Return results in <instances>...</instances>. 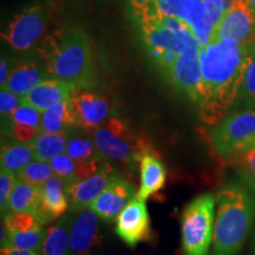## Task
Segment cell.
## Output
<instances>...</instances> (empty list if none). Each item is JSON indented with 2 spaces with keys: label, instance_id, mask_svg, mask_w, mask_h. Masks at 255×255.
Wrapping results in <instances>:
<instances>
[{
  "label": "cell",
  "instance_id": "cell-25",
  "mask_svg": "<svg viewBox=\"0 0 255 255\" xmlns=\"http://www.w3.org/2000/svg\"><path fill=\"white\" fill-rule=\"evenodd\" d=\"M41 202V188L18 181L9 196L6 213L38 214Z\"/></svg>",
  "mask_w": 255,
  "mask_h": 255
},
{
  "label": "cell",
  "instance_id": "cell-15",
  "mask_svg": "<svg viewBox=\"0 0 255 255\" xmlns=\"http://www.w3.org/2000/svg\"><path fill=\"white\" fill-rule=\"evenodd\" d=\"M116 174L109 161H105L101 168L84 180L68 182L66 193L69 197L70 210H77L89 208L92 202L100 196V194L109 184L111 178Z\"/></svg>",
  "mask_w": 255,
  "mask_h": 255
},
{
  "label": "cell",
  "instance_id": "cell-23",
  "mask_svg": "<svg viewBox=\"0 0 255 255\" xmlns=\"http://www.w3.org/2000/svg\"><path fill=\"white\" fill-rule=\"evenodd\" d=\"M75 212L65 214L46 229L41 255H72L70 245V232Z\"/></svg>",
  "mask_w": 255,
  "mask_h": 255
},
{
  "label": "cell",
  "instance_id": "cell-6",
  "mask_svg": "<svg viewBox=\"0 0 255 255\" xmlns=\"http://www.w3.org/2000/svg\"><path fill=\"white\" fill-rule=\"evenodd\" d=\"M215 222V195H199L183 209L181 218L182 255H209Z\"/></svg>",
  "mask_w": 255,
  "mask_h": 255
},
{
  "label": "cell",
  "instance_id": "cell-18",
  "mask_svg": "<svg viewBox=\"0 0 255 255\" xmlns=\"http://www.w3.org/2000/svg\"><path fill=\"white\" fill-rule=\"evenodd\" d=\"M68 182L58 176H52L41 186V202L37 219L41 225H46L59 219L70 208L66 193Z\"/></svg>",
  "mask_w": 255,
  "mask_h": 255
},
{
  "label": "cell",
  "instance_id": "cell-22",
  "mask_svg": "<svg viewBox=\"0 0 255 255\" xmlns=\"http://www.w3.org/2000/svg\"><path fill=\"white\" fill-rule=\"evenodd\" d=\"M141 186L137 197L142 200L149 199L164 187L167 180V171L159 157L151 150L146 151L139 162Z\"/></svg>",
  "mask_w": 255,
  "mask_h": 255
},
{
  "label": "cell",
  "instance_id": "cell-4",
  "mask_svg": "<svg viewBox=\"0 0 255 255\" xmlns=\"http://www.w3.org/2000/svg\"><path fill=\"white\" fill-rule=\"evenodd\" d=\"M91 135L105 159L120 162L130 168L139 163L145 152L150 150L148 137L136 132L117 116H110Z\"/></svg>",
  "mask_w": 255,
  "mask_h": 255
},
{
  "label": "cell",
  "instance_id": "cell-11",
  "mask_svg": "<svg viewBox=\"0 0 255 255\" xmlns=\"http://www.w3.org/2000/svg\"><path fill=\"white\" fill-rule=\"evenodd\" d=\"M199 51L200 46H193L181 52L165 79L180 94L200 105L202 101V77Z\"/></svg>",
  "mask_w": 255,
  "mask_h": 255
},
{
  "label": "cell",
  "instance_id": "cell-14",
  "mask_svg": "<svg viewBox=\"0 0 255 255\" xmlns=\"http://www.w3.org/2000/svg\"><path fill=\"white\" fill-rule=\"evenodd\" d=\"M115 232L124 244L131 248L150 239V218L144 200L136 195L128 203L116 218Z\"/></svg>",
  "mask_w": 255,
  "mask_h": 255
},
{
  "label": "cell",
  "instance_id": "cell-5",
  "mask_svg": "<svg viewBox=\"0 0 255 255\" xmlns=\"http://www.w3.org/2000/svg\"><path fill=\"white\" fill-rule=\"evenodd\" d=\"M139 24L146 52L164 77L181 52L201 45L189 26L183 30H173L162 24L157 17L144 19Z\"/></svg>",
  "mask_w": 255,
  "mask_h": 255
},
{
  "label": "cell",
  "instance_id": "cell-17",
  "mask_svg": "<svg viewBox=\"0 0 255 255\" xmlns=\"http://www.w3.org/2000/svg\"><path fill=\"white\" fill-rule=\"evenodd\" d=\"M100 244V216L90 207L75 212L70 232L72 255H87Z\"/></svg>",
  "mask_w": 255,
  "mask_h": 255
},
{
  "label": "cell",
  "instance_id": "cell-33",
  "mask_svg": "<svg viewBox=\"0 0 255 255\" xmlns=\"http://www.w3.org/2000/svg\"><path fill=\"white\" fill-rule=\"evenodd\" d=\"M237 159L242 171L247 175V177L253 182V184H255V148L245 152Z\"/></svg>",
  "mask_w": 255,
  "mask_h": 255
},
{
  "label": "cell",
  "instance_id": "cell-9",
  "mask_svg": "<svg viewBox=\"0 0 255 255\" xmlns=\"http://www.w3.org/2000/svg\"><path fill=\"white\" fill-rule=\"evenodd\" d=\"M157 15L183 20L201 44L209 43L215 25L202 0H154Z\"/></svg>",
  "mask_w": 255,
  "mask_h": 255
},
{
  "label": "cell",
  "instance_id": "cell-31",
  "mask_svg": "<svg viewBox=\"0 0 255 255\" xmlns=\"http://www.w3.org/2000/svg\"><path fill=\"white\" fill-rule=\"evenodd\" d=\"M17 182V175L1 170V173H0V209H1L2 216L6 214L9 196H11L12 190H13Z\"/></svg>",
  "mask_w": 255,
  "mask_h": 255
},
{
  "label": "cell",
  "instance_id": "cell-12",
  "mask_svg": "<svg viewBox=\"0 0 255 255\" xmlns=\"http://www.w3.org/2000/svg\"><path fill=\"white\" fill-rule=\"evenodd\" d=\"M76 126L92 132L110 117L111 107L103 95L92 89H76L69 98Z\"/></svg>",
  "mask_w": 255,
  "mask_h": 255
},
{
  "label": "cell",
  "instance_id": "cell-28",
  "mask_svg": "<svg viewBox=\"0 0 255 255\" xmlns=\"http://www.w3.org/2000/svg\"><path fill=\"white\" fill-rule=\"evenodd\" d=\"M69 135L70 132L51 133L40 130V132L30 143L33 146L36 159L50 162L56 156L63 154L68 144Z\"/></svg>",
  "mask_w": 255,
  "mask_h": 255
},
{
  "label": "cell",
  "instance_id": "cell-37",
  "mask_svg": "<svg viewBox=\"0 0 255 255\" xmlns=\"http://www.w3.org/2000/svg\"><path fill=\"white\" fill-rule=\"evenodd\" d=\"M253 255H255V244H254V252H253Z\"/></svg>",
  "mask_w": 255,
  "mask_h": 255
},
{
  "label": "cell",
  "instance_id": "cell-26",
  "mask_svg": "<svg viewBox=\"0 0 255 255\" xmlns=\"http://www.w3.org/2000/svg\"><path fill=\"white\" fill-rule=\"evenodd\" d=\"M76 128L77 126H76L69 100L60 102L41 113V131L51 133L70 132Z\"/></svg>",
  "mask_w": 255,
  "mask_h": 255
},
{
  "label": "cell",
  "instance_id": "cell-35",
  "mask_svg": "<svg viewBox=\"0 0 255 255\" xmlns=\"http://www.w3.org/2000/svg\"><path fill=\"white\" fill-rule=\"evenodd\" d=\"M9 73H11V71H9L7 59L1 57V62H0V85H1V88L5 87L6 82L9 77Z\"/></svg>",
  "mask_w": 255,
  "mask_h": 255
},
{
  "label": "cell",
  "instance_id": "cell-2",
  "mask_svg": "<svg viewBox=\"0 0 255 255\" xmlns=\"http://www.w3.org/2000/svg\"><path fill=\"white\" fill-rule=\"evenodd\" d=\"M40 55L52 78L71 83L77 89H95L98 85L91 41L83 28L66 27L47 37Z\"/></svg>",
  "mask_w": 255,
  "mask_h": 255
},
{
  "label": "cell",
  "instance_id": "cell-32",
  "mask_svg": "<svg viewBox=\"0 0 255 255\" xmlns=\"http://www.w3.org/2000/svg\"><path fill=\"white\" fill-rule=\"evenodd\" d=\"M20 104L21 96L14 94V92L7 90V89H1V91H0V115H1V121H7L12 113Z\"/></svg>",
  "mask_w": 255,
  "mask_h": 255
},
{
  "label": "cell",
  "instance_id": "cell-13",
  "mask_svg": "<svg viewBox=\"0 0 255 255\" xmlns=\"http://www.w3.org/2000/svg\"><path fill=\"white\" fill-rule=\"evenodd\" d=\"M254 32L255 14L250 0H235L215 25L210 40L232 39L246 43L254 39Z\"/></svg>",
  "mask_w": 255,
  "mask_h": 255
},
{
  "label": "cell",
  "instance_id": "cell-36",
  "mask_svg": "<svg viewBox=\"0 0 255 255\" xmlns=\"http://www.w3.org/2000/svg\"><path fill=\"white\" fill-rule=\"evenodd\" d=\"M250 2H251V6H252V8H253V12L255 14V0H250Z\"/></svg>",
  "mask_w": 255,
  "mask_h": 255
},
{
  "label": "cell",
  "instance_id": "cell-34",
  "mask_svg": "<svg viewBox=\"0 0 255 255\" xmlns=\"http://www.w3.org/2000/svg\"><path fill=\"white\" fill-rule=\"evenodd\" d=\"M0 253H1V255H39L40 252L26 251V250H20V248L2 246Z\"/></svg>",
  "mask_w": 255,
  "mask_h": 255
},
{
  "label": "cell",
  "instance_id": "cell-19",
  "mask_svg": "<svg viewBox=\"0 0 255 255\" xmlns=\"http://www.w3.org/2000/svg\"><path fill=\"white\" fill-rule=\"evenodd\" d=\"M76 89L77 88L69 82L58 78H49L23 96L21 103L36 108L43 113L60 102L69 100Z\"/></svg>",
  "mask_w": 255,
  "mask_h": 255
},
{
  "label": "cell",
  "instance_id": "cell-29",
  "mask_svg": "<svg viewBox=\"0 0 255 255\" xmlns=\"http://www.w3.org/2000/svg\"><path fill=\"white\" fill-rule=\"evenodd\" d=\"M239 109H255V39H253V45L245 65L237 102L233 110Z\"/></svg>",
  "mask_w": 255,
  "mask_h": 255
},
{
  "label": "cell",
  "instance_id": "cell-16",
  "mask_svg": "<svg viewBox=\"0 0 255 255\" xmlns=\"http://www.w3.org/2000/svg\"><path fill=\"white\" fill-rule=\"evenodd\" d=\"M136 194L135 187L116 173L90 208L103 221L113 222Z\"/></svg>",
  "mask_w": 255,
  "mask_h": 255
},
{
  "label": "cell",
  "instance_id": "cell-10",
  "mask_svg": "<svg viewBox=\"0 0 255 255\" xmlns=\"http://www.w3.org/2000/svg\"><path fill=\"white\" fill-rule=\"evenodd\" d=\"M45 28V12L40 5L34 4L15 15L2 33V38L13 50L26 52L38 43Z\"/></svg>",
  "mask_w": 255,
  "mask_h": 255
},
{
  "label": "cell",
  "instance_id": "cell-30",
  "mask_svg": "<svg viewBox=\"0 0 255 255\" xmlns=\"http://www.w3.org/2000/svg\"><path fill=\"white\" fill-rule=\"evenodd\" d=\"M55 176V171L50 163L43 161H34L27 164L17 174L18 181L32 184V186L41 187L47 180Z\"/></svg>",
  "mask_w": 255,
  "mask_h": 255
},
{
  "label": "cell",
  "instance_id": "cell-8",
  "mask_svg": "<svg viewBox=\"0 0 255 255\" xmlns=\"http://www.w3.org/2000/svg\"><path fill=\"white\" fill-rule=\"evenodd\" d=\"M46 229L31 213H6L1 222V247L40 252Z\"/></svg>",
  "mask_w": 255,
  "mask_h": 255
},
{
  "label": "cell",
  "instance_id": "cell-27",
  "mask_svg": "<svg viewBox=\"0 0 255 255\" xmlns=\"http://www.w3.org/2000/svg\"><path fill=\"white\" fill-rule=\"evenodd\" d=\"M34 156L33 146L30 143H6L1 145L0 165L1 170L17 175L21 169L30 164Z\"/></svg>",
  "mask_w": 255,
  "mask_h": 255
},
{
  "label": "cell",
  "instance_id": "cell-20",
  "mask_svg": "<svg viewBox=\"0 0 255 255\" xmlns=\"http://www.w3.org/2000/svg\"><path fill=\"white\" fill-rule=\"evenodd\" d=\"M52 78L47 71L46 64L44 60H33L25 59L18 63L13 69L11 70L9 77L6 82L5 87L1 89L14 92L19 96H25L28 91L46 79Z\"/></svg>",
  "mask_w": 255,
  "mask_h": 255
},
{
  "label": "cell",
  "instance_id": "cell-3",
  "mask_svg": "<svg viewBox=\"0 0 255 255\" xmlns=\"http://www.w3.org/2000/svg\"><path fill=\"white\" fill-rule=\"evenodd\" d=\"M255 220V191L232 181L215 195V222L209 255H239Z\"/></svg>",
  "mask_w": 255,
  "mask_h": 255
},
{
  "label": "cell",
  "instance_id": "cell-24",
  "mask_svg": "<svg viewBox=\"0 0 255 255\" xmlns=\"http://www.w3.org/2000/svg\"><path fill=\"white\" fill-rule=\"evenodd\" d=\"M65 152L79 163L108 161L98 150L91 132L85 131L79 128L70 131Z\"/></svg>",
  "mask_w": 255,
  "mask_h": 255
},
{
  "label": "cell",
  "instance_id": "cell-1",
  "mask_svg": "<svg viewBox=\"0 0 255 255\" xmlns=\"http://www.w3.org/2000/svg\"><path fill=\"white\" fill-rule=\"evenodd\" d=\"M252 45L253 39L246 43L219 39L200 45L202 101L199 107L207 126L214 127L234 109Z\"/></svg>",
  "mask_w": 255,
  "mask_h": 255
},
{
  "label": "cell",
  "instance_id": "cell-7",
  "mask_svg": "<svg viewBox=\"0 0 255 255\" xmlns=\"http://www.w3.org/2000/svg\"><path fill=\"white\" fill-rule=\"evenodd\" d=\"M210 141L225 159H237L255 148V109L233 110L213 127Z\"/></svg>",
  "mask_w": 255,
  "mask_h": 255
},
{
  "label": "cell",
  "instance_id": "cell-21",
  "mask_svg": "<svg viewBox=\"0 0 255 255\" xmlns=\"http://www.w3.org/2000/svg\"><path fill=\"white\" fill-rule=\"evenodd\" d=\"M41 111L21 103L5 121V135L13 137L17 142L31 143L40 132Z\"/></svg>",
  "mask_w": 255,
  "mask_h": 255
}]
</instances>
